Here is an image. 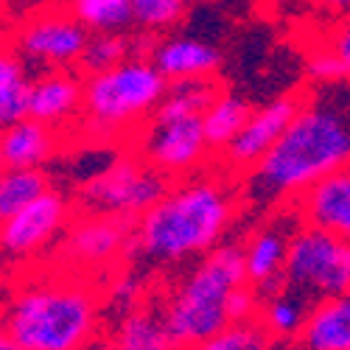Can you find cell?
Masks as SVG:
<instances>
[{
    "mask_svg": "<svg viewBox=\"0 0 350 350\" xmlns=\"http://www.w3.org/2000/svg\"><path fill=\"white\" fill-rule=\"evenodd\" d=\"M239 216V191L227 171L174 180L135 221L129 258L152 267H183L219 247Z\"/></svg>",
    "mask_w": 350,
    "mask_h": 350,
    "instance_id": "cell-1",
    "label": "cell"
},
{
    "mask_svg": "<svg viewBox=\"0 0 350 350\" xmlns=\"http://www.w3.org/2000/svg\"><path fill=\"white\" fill-rule=\"evenodd\" d=\"M350 165V118L334 104H303L278 143L244 174V191L260 205L295 202L314 183Z\"/></svg>",
    "mask_w": 350,
    "mask_h": 350,
    "instance_id": "cell-2",
    "label": "cell"
},
{
    "mask_svg": "<svg viewBox=\"0 0 350 350\" xmlns=\"http://www.w3.org/2000/svg\"><path fill=\"white\" fill-rule=\"evenodd\" d=\"M0 328L28 350H84L104 328L101 288L68 269L28 275L12 288Z\"/></svg>",
    "mask_w": 350,
    "mask_h": 350,
    "instance_id": "cell-3",
    "label": "cell"
},
{
    "mask_svg": "<svg viewBox=\"0 0 350 350\" xmlns=\"http://www.w3.org/2000/svg\"><path fill=\"white\" fill-rule=\"evenodd\" d=\"M244 283H250L244 267V244L221 241L211 252L196 258V264L174 283L165 303L160 306L165 325L180 350L205 342L230 325L227 300Z\"/></svg>",
    "mask_w": 350,
    "mask_h": 350,
    "instance_id": "cell-4",
    "label": "cell"
},
{
    "mask_svg": "<svg viewBox=\"0 0 350 350\" xmlns=\"http://www.w3.org/2000/svg\"><path fill=\"white\" fill-rule=\"evenodd\" d=\"M168 90V79L149 56H129L126 62L84 76V132L93 140L132 137L154 115Z\"/></svg>",
    "mask_w": 350,
    "mask_h": 350,
    "instance_id": "cell-5",
    "label": "cell"
},
{
    "mask_svg": "<svg viewBox=\"0 0 350 350\" xmlns=\"http://www.w3.org/2000/svg\"><path fill=\"white\" fill-rule=\"evenodd\" d=\"M171 180L137 152H124L81 180L76 196L84 213H104L137 221L168 191Z\"/></svg>",
    "mask_w": 350,
    "mask_h": 350,
    "instance_id": "cell-6",
    "label": "cell"
},
{
    "mask_svg": "<svg viewBox=\"0 0 350 350\" xmlns=\"http://www.w3.org/2000/svg\"><path fill=\"white\" fill-rule=\"evenodd\" d=\"M288 288L311 300H325L350 291V241L331 230L303 224L291 232L286 267Z\"/></svg>",
    "mask_w": 350,
    "mask_h": 350,
    "instance_id": "cell-7",
    "label": "cell"
},
{
    "mask_svg": "<svg viewBox=\"0 0 350 350\" xmlns=\"http://www.w3.org/2000/svg\"><path fill=\"white\" fill-rule=\"evenodd\" d=\"M90 31L73 14L70 6L45 3L20 17V23L9 31V45L25 62V68L42 70H73L79 68Z\"/></svg>",
    "mask_w": 350,
    "mask_h": 350,
    "instance_id": "cell-8",
    "label": "cell"
},
{
    "mask_svg": "<svg viewBox=\"0 0 350 350\" xmlns=\"http://www.w3.org/2000/svg\"><path fill=\"white\" fill-rule=\"evenodd\" d=\"M132 236L135 221L81 211L56 244V267L84 278L112 272L124 258H129Z\"/></svg>",
    "mask_w": 350,
    "mask_h": 350,
    "instance_id": "cell-9",
    "label": "cell"
},
{
    "mask_svg": "<svg viewBox=\"0 0 350 350\" xmlns=\"http://www.w3.org/2000/svg\"><path fill=\"white\" fill-rule=\"evenodd\" d=\"M129 149L174 183L205 171L211 149L202 118H149L132 137Z\"/></svg>",
    "mask_w": 350,
    "mask_h": 350,
    "instance_id": "cell-10",
    "label": "cell"
},
{
    "mask_svg": "<svg viewBox=\"0 0 350 350\" xmlns=\"http://www.w3.org/2000/svg\"><path fill=\"white\" fill-rule=\"evenodd\" d=\"M73 221V208L62 191L48 188L31 205L0 224V252L9 258H34L56 244L68 224Z\"/></svg>",
    "mask_w": 350,
    "mask_h": 350,
    "instance_id": "cell-11",
    "label": "cell"
},
{
    "mask_svg": "<svg viewBox=\"0 0 350 350\" xmlns=\"http://www.w3.org/2000/svg\"><path fill=\"white\" fill-rule=\"evenodd\" d=\"M300 107H303V101L297 96H280L264 107L252 109V115L241 126V132L232 137V143L219 154L221 168L227 174H241L244 177V174L278 143V137L286 132V126L295 121Z\"/></svg>",
    "mask_w": 350,
    "mask_h": 350,
    "instance_id": "cell-12",
    "label": "cell"
},
{
    "mask_svg": "<svg viewBox=\"0 0 350 350\" xmlns=\"http://www.w3.org/2000/svg\"><path fill=\"white\" fill-rule=\"evenodd\" d=\"M84 109V79L73 70H42L31 81V118L53 126L70 129Z\"/></svg>",
    "mask_w": 350,
    "mask_h": 350,
    "instance_id": "cell-13",
    "label": "cell"
},
{
    "mask_svg": "<svg viewBox=\"0 0 350 350\" xmlns=\"http://www.w3.org/2000/svg\"><path fill=\"white\" fill-rule=\"evenodd\" d=\"M149 59L168 81L213 79L221 68V51L196 37H154Z\"/></svg>",
    "mask_w": 350,
    "mask_h": 350,
    "instance_id": "cell-14",
    "label": "cell"
},
{
    "mask_svg": "<svg viewBox=\"0 0 350 350\" xmlns=\"http://www.w3.org/2000/svg\"><path fill=\"white\" fill-rule=\"evenodd\" d=\"M306 224L331 230L350 241V165L339 168L295 199Z\"/></svg>",
    "mask_w": 350,
    "mask_h": 350,
    "instance_id": "cell-15",
    "label": "cell"
},
{
    "mask_svg": "<svg viewBox=\"0 0 350 350\" xmlns=\"http://www.w3.org/2000/svg\"><path fill=\"white\" fill-rule=\"evenodd\" d=\"M300 350H347L350 347V291L314 300L297 336Z\"/></svg>",
    "mask_w": 350,
    "mask_h": 350,
    "instance_id": "cell-16",
    "label": "cell"
},
{
    "mask_svg": "<svg viewBox=\"0 0 350 350\" xmlns=\"http://www.w3.org/2000/svg\"><path fill=\"white\" fill-rule=\"evenodd\" d=\"M3 157L12 168H42L56 157L62 146V132L37 118H25L0 132Z\"/></svg>",
    "mask_w": 350,
    "mask_h": 350,
    "instance_id": "cell-17",
    "label": "cell"
},
{
    "mask_svg": "<svg viewBox=\"0 0 350 350\" xmlns=\"http://www.w3.org/2000/svg\"><path fill=\"white\" fill-rule=\"evenodd\" d=\"M112 342L124 350H180L163 319V311L149 306H137L115 319Z\"/></svg>",
    "mask_w": 350,
    "mask_h": 350,
    "instance_id": "cell-18",
    "label": "cell"
},
{
    "mask_svg": "<svg viewBox=\"0 0 350 350\" xmlns=\"http://www.w3.org/2000/svg\"><path fill=\"white\" fill-rule=\"evenodd\" d=\"M154 37H132L129 31H98L90 34L84 48V56L79 62V73L90 76V73H101L109 70L115 65L126 62L129 56H149Z\"/></svg>",
    "mask_w": 350,
    "mask_h": 350,
    "instance_id": "cell-19",
    "label": "cell"
},
{
    "mask_svg": "<svg viewBox=\"0 0 350 350\" xmlns=\"http://www.w3.org/2000/svg\"><path fill=\"white\" fill-rule=\"evenodd\" d=\"M288 239L291 236H286L278 224H267L250 232V239L244 244V267H247V280L252 286L283 275Z\"/></svg>",
    "mask_w": 350,
    "mask_h": 350,
    "instance_id": "cell-20",
    "label": "cell"
},
{
    "mask_svg": "<svg viewBox=\"0 0 350 350\" xmlns=\"http://www.w3.org/2000/svg\"><path fill=\"white\" fill-rule=\"evenodd\" d=\"M252 115V107L247 104V98L236 96V93H219L216 101L205 109L202 115V129H205V140H208V149L211 154H221L227 146L232 143L241 132V126L247 124V118Z\"/></svg>",
    "mask_w": 350,
    "mask_h": 350,
    "instance_id": "cell-21",
    "label": "cell"
},
{
    "mask_svg": "<svg viewBox=\"0 0 350 350\" xmlns=\"http://www.w3.org/2000/svg\"><path fill=\"white\" fill-rule=\"evenodd\" d=\"M219 93H221V87L213 79L168 81V90L163 101L157 104L152 118H202Z\"/></svg>",
    "mask_w": 350,
    "mask_h": 350,
    "instance_id": "cell-22",
    "label": "cell"
},
{
    "mask_svg": "<svg viewBox=\"0 0 350 350\" xmlns=\"http://www.w3.org/2000/svg\"><path fill=\"white\" fill-rule=\"evenodd\" d=\"M306 295L295 288H286L280 295L269 297L260 303L258 311V323L267 328V334L272 339H297L303 331V323L308 317V306H306Z\"/></svg>",
    "mask_w": 350,
    "mask_h": 350,
    "instance_id": "cell-23",
    "label": "cell"
},
{
    "mask_svg": "<svg viewBox=\"0 0 350 350\" xmlns=\"http://www.w3.org/2000/svg\"><path fill=\"white\" fill-rule=\"evenodd\" d=\"M51 188L45 168H12L6 165L0 174V224L31 205L37 196Z\"/></svg>",
    "mask_w": 350,
    "mask_h": 350,
    "instance_id": "cell-24",
    "label": "cell"
},
{
    "mask_svg": "<svg viewBox=\"0 0 350 350\" xmlns=\"http://www.w3.org/2000/svg\"><path fill=\"white\" fill-rule=\"evenodd\" d=\"M129 3H132V20L140 31L149 37H163L165 31H174L185 20L193 0H129Z\"/></svg>",
    "mask_w": 350,
    "mask_h": 350,
    "instance_id": "cell-25",
    "label": "cell"
},
{
    "mask_svg": "<svg viewBox=\"0 0 350 350\" xmlns=\"http://www.w3.org/2000/svg\"><path fill=\"white\" fill-rule=\"evenodd\" d=\"M70 9L90 34L126 31L129 25H135L129 0H70Z\"/></svg>",
    "mask_w": 350,
    "mask_h": 350,
    "instance_id": "cell-26",
    "label": "cell"
},
{
    "mask_svg": "<svg viewBox=\"0 0 350 350\" xmlns=\"http://www.w3.org/2000/svg\"><path fill=\"white\" fill-rule=\"evenodd\" d=\"M188 350H275V339L258 319H250V323H230Z\"/></svg>",
    "mask_w": 350,
    "mask_h": 350,
    "instance_id": "cell-27",
    "label": "cell"
},
{
    "mask_svg": "<svg viewBox=\"0 0 350 350\" xmlns=\"http://www.w3.org/2000/svg\"><path fill=\"white\" fill-rule=\"evenodd\" d=\"M101 297H104V308L112 311L115 317H121L137 306H143V283L137 275L126 272V269H112L109 272V280L101 291Z\"/></svg>",
    "mask_w": 350,
    "mask_h": 350,
    "instance_id": "cell-28",
    "label": "cell"
},
{
    "mask_svg": "<svg viewBox=\"0 0 350 350\" xmlns=\"http://www.w3.org/2000/svg\"><path fill=\"white\" fill-rule=\"evenodd\" d=\"M31 118V81L17 79L0 87V132Z\"/></svg>",
    "mask_w": 350,
    "mask_h": 350,
    "instance_id": "cell-29",
    "label": "cell"
},
{
    "mask_svg": "<svg viewBox=\"0 0 350 350\" xmlns=\"http://www.w3.org/2000/svg\"><path fill=\"white\" fill-rule=\"evenodd\" d=\"M306 73L317 84H339V81L347 79L342 62L336 59V53L325 42H319V45H314L308 51V56H306Z\"/></svg>",
    "mask_w": 350,
    "mask_h": 350,
    "instance_id": "cell-30",
    "label": "cell"
},
{
    "mask_svg": "<svg viewBox=\"0 0 350 350\" xmlns=\"http://www.w3.org/2000/svg\"><path fill=\"white\" fill-rule=\"evenodd\" d=\"M258 311H260V297L252 283L239 286L227 300L230 323H250V319H258Z\"/></svg>",
    "mask_w": 350,
    "mask_h": 350,
    "instance_id": "cell-31",
    "label": "cell"
},
{
    "mask_svg": "<svg viewBox=\"0 0 350 350\" xmlns=\"http://www.w3.org/2000/svg\"><path fill=\"white\" fill-rule=\"evenodd\" d=\"M323 42L336 53V59L345 68V76L350 79V14H342L334 20V25L328 28Z\"/></svg>",
    "mask_w": 350,
    "mask_h": 350,
    "instance_id": "cell-32",
    "label": "cell"
},
{
    "mask_svg": "<svg viewBox=\"0 0 350 350\" xmlns=\"http://www.w3.org/2000/svg\"><path fill=\"white\" fill-rule=\"evenodd\" d=\"M17 79H25V62L9 42H0V87L12 84Z\"/></svg>",
    "mask_w": 350,
    "mask_h": 350,
    "instance_id": "cell-33",
    "label": "cell"
},
{
    "mask_svg": "<svg viewBox=\"0 0 350 350\" xmlns=\"http://www.w3.org/2000/svg\"><path fill=\"white\" fill-rule=\"evenodd\" d=\"M319 9H325L328 14L334 17H342V14H350V0H314Z\"/></svg>",
    "mask_w": 350,
    "mask_h": 350,
    "instance_id": "cell-34",
    "label": "cell"
},
{
    "mask_svg": "<svg viewBox=\"0 0 350 350\" xmlns=\"http://www.w3.org/2000/svg\"><path fill=\"white\" fill-rule=\"evenodd\" d=\"M45 3H51V0H6V9L20 12V14H28V12H34V9H40Z\"/></svg>",
    "mask_w": 350,
    "mask_h": 350,
    "instance_id": "cell-35",
    "label": "cell"
},
{
    "mask_svg": "<svg viewBox=\"0 0 350 350\" xmlns=\"http://www.w3.org/2000/svg\"><path fill=\"white\" fill-rule=\"evenodd\" d=\"M0 350H28L23 342H17L9 331H3V328H0Z\"/></svg>",
    "mask_w": 350,
    "mask_h": 350,
    "instance_id": "cell-36",
    "label": "cell"
},
{
    "mask_svg": "<svg viewBox=\"0 0 350 350\" xmlns=\"http://www.w3.org/2000/svg\"><path fill=\"white\" fill-rule=\"evenodd\" d=\"M84 350H124V347H118L112 339H96L90 347H84Z\"/></svg>",
    "mask_w": 350,
    "mask_h": 350,
    "instance_id": "cell-37",
    "label": "cell"
},
{
    "mask_svg": "<svg viewBox=\"0 0 350 350\" xmlns=\"http://www.w3.org/2000/svg\"><path fill=\"white\" fill-rule=\"evenodd\" d=\"M6 168V157H3V140H0V174H3Z\"/></svg>",
    "mask_w": 350,
    "mask_h": 350,
    "instance_id": "cell-38",
    "label": "cell"
},
{
    "mask_svg": "<svg viewBox=\"0 0 350 350\" xmlns=\"http://www.w3.org/2000/svg\"><path fill=\"white\" fill-rule=\"evenodd\" d=\"M6 12H9V9H6V0H0V20L6 17Z\"/></svg>",
    "mask_w": 350,
    "mask_h": 350,
    "instance_id": "cell-39",
    "label": "cell"
},
{
    "mask_svg": "<svg viewBox=\"0 0 350 350\" xmlns=\"http://www.w3.org/2000/svg\"><path fill=\"white\" fill-rule=\"evenodd\" d=\"M347 350H350V347H347Z\"/></svg>",
    "mask_w": 350,
    "mask_h": 350,
    "instance_id": "cell-40",
    "label": "cell"
}]
</instances>
